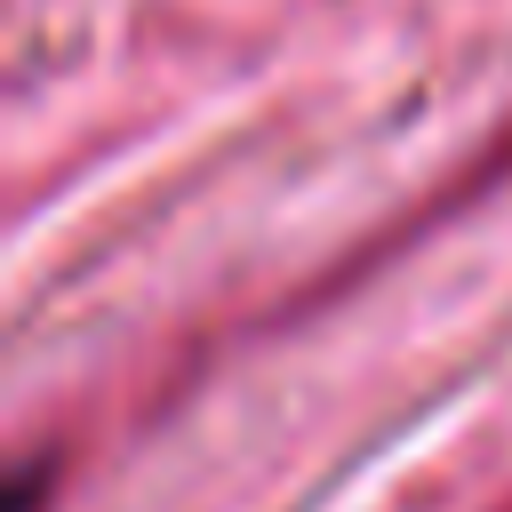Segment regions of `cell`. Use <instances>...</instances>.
Returning a JSON list of instances; mask_svg holds the SVG:
<instances>
[{
  "label": "cell",
  "instance_id": "1",
  "mask_svg": "<svg viewBox=\"0 0 512 512\" xmlns=\"http://www.w3.org/2000/svg\"><path fill=\"white\" fill-rule=\"evenodd\" d=\"M496 512H512V496H504V504H496Z\"/></svg>",
  "mask_w": 512,
  "mask_h": 512
}]
</instances>
